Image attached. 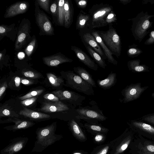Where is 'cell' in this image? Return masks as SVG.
Here are the masks:
<instances>
[{
  "mask_svg": "<svg viewBox=\"0 0 154 154\" xmlns=\"http://www.w3.org/2000/svg\"><path fill=\"white\" fill-rule=\"evenodd\" d=\"M43 89H40L31 91L24 96L20 97L19 99L22 100L36 97L39 95L43 92Z\"/></svg>",
  "mask_w": 154,
  "mask_h": 154,
  "instance_id": "33",
  "label": "cell"
},
{
  "mask_svg": "<svg viewBox=\"0 0 154 154\" xmlns=\"http://www.w3.org/2000/svg\"><path fill=\"white\" fill-rule=\"evenodd\" d=\"M19 114L25 117L32 120H40L49 118L50 117L49 115L35 111L26 108L21 110Z\"/></svg>",
  "mask_w": 154,
  "mask_h": 154,
  "instance_id": "22",
  "label": "cell"
},
{
  "mask_svg": "<svg viewBox=\"0 0 154 154\" xmlns=\"http://www.w3.org/2000/svg\"><path fill=\"white\" fill-rule=\"evenodd\" d=\"M94 135L93 140L97 143H101L103 142L106 137L105 134H97Z\"/></svg>",
  "mask_w": 154,
  "mask_h": 154,
  "instance_id": "37",
  "label": "cell"
},
{
  "mask_svg": "<svg viewBox=\"0 0 154 154\" xmlns=\"http://www.w3.org/2000/svg\"><path fill=\"white\" fill-rule=\"evenodd\" d=\"M73 71L86 82L91 85L93 88H96V83L91 75L85 68L80 67H75Z\"/></svg>",
  "mask_w": 154,
  "mask_h": 154,
  "instance_id": "24",
  "label": "cell"
},
{
  "mask_svg": "<svg viewBox=\"0 0 154 154\" xmlns=\"http://www.w3.org/2000/svg\"><path fill=\"white\" fill-rule=\"evenodd\" d=\"M91 34L95 38L96 41L100 46L103 50L108 61L114 65L117 64V61L114 58L113 54L105 45L102 38L99 34L97 31L94 29H90Z\"/></svg>",
  "mask_w": 154,
  "mask_h": 154,
  "instance_id": "17",
  "label": "cell"
},
{
  "mask_svg": "<svg viewBox=\"0 0 154 154\" xmlns=\"http://www.w3.org/2000/svg\"><path fill=\"white\" fill-rule=\"evenodd\" d=\"M55 125L53 124L40 129L36 132L37 142L38 143L48 146L61 138L60 136L54 134Z\"/></svg>",
  "mask_w": 154,
  "mask_h": 154,
  "instance_id": "7",
  "label": "cell"
},
{
  "mask_svg": "<svg viewBox=\"0 0 154 154\" xmlns=\"http://www.w3.org/2000/svg\"><path fill=\"white\" fill-rule=\"evenodd\" d=\"M69 129L73 136L78 140L84 142L87 140V138L75 119H71L69 122Z\"/></svg>",
  "mask_w": 154,
  "mask_h": 154,
  "instance_id": "19",
  "label": "cell"
},
{
  "mask_svg": "<svg viewBox=\"0 0 154 154\" xmlns=\"http://www.w3.org/2000/svg\"><path fill=\"white\" fill-rule=\"evenodd\" d=\"M23 74L25 77L33 79L37 78L40 76V75L38 73L30 71L23 72Z\"/></svg>",
  "mask_w": 154,
  "mask_h": 154,
  "instance_id": "39",
  "label": "cell"
},
{
  "mask_svg": "<svg viewBox=\"0 0 154 154\" xmlns=\"http://www.w3.org/2000/svg\"><path fill=\"white\" fill-rule=\"evenodd\" d=\"M83 127L88 132L94 135L99 133L105 134L109 130L99 123L87 122L84 124Z\"/></svg>",
  "mask_w": 154,
  "mask_h": 154,
  "instance_id": "25",
  "label": "cell"
},
{
  "mask_svg": "<svg viewBox=\"0 0 154 154\" xmlns=\"http://www.w3.org/2000/svg\"><path fill=\"white\" fill-rule=\"evenodd\" d=\"M69 106L60 100L58 101L45 102L43 103L40 110L46 112H58L69 109Z\"/></svg>",
  "mask_w": 154,
  "mask_h": 154,
  "instance_id": "15",
  "label": "cell"
},
{
  "mask_svg": "<svg viewBox=\"0 0 154 154\" xmlns=\"http://www.w3.org/2000/svg\"><path fill=\"white\" fill-rule=\"evenodd\" d=\"M72 154H88V153L87 152L80 150H76L73 151Z\"/></svg>",
  "mask_w": 154,
  "mask_h": 154,
  "instance_id": "46",
  "label": "cell"
},
{
  "mask_svg": "<svg viewBox=\"0 0 154 154\" xmlns=\"http://www.w3.org/2000/svg\"><path fill=\"white\" fill-rule=\"evenodd\" d=\"M146 149L150 152L154 153V146L152 145H148L146 147Z\"/></svg>",
  "mask_w": 154,
  "mask_h": 154,
  "instance_id": "48",
  "label": "cell"
},
{
  "mask_svg": "<svg viewBox=\"0 0 154 154\" xmlns=\"http://www.w3.org/2000/svg\"><path fill=\"white\" fill-rule=\"evenodd\" d=\"M20 82L23 84L26 85H29L32 83V82L30 80L23 79H21Z\"/></svg>",
  "mask_w": 154,
  "mask_h": 154,
  "instance_id": "45",
  "label": "cell"
},
{
  "mask_svg": "<svg viewBox=\"0 0 154 154\" xmlns=\"http://www.w3.org/2000/svg\"><path fill=\"white\" fill-rule=\"evenodd\" d=\"M97 31L112 54L119 58L121 53V43L120 37L116 29L111 26H109V29L106 31Z\"/></svg>",
  "mask_w": 154,
  "mask_h": 154,
  "instance_id": "4",
  "label": "cell"
},
{
  "mask_svg": "<svg viewBox=\"0 0 154 154\" xmlns=\"http://www.w3.org/2000/svg\"><path fill=\"white\" fill-rule=\"evenodd\" d=\"M30 23L28 20L23 19L21 21L19 29L17 38L15 45V49H21L31 39L30 35Z\"/></svg>",
  "mask_w": 154,
  "mask_h": 154,
  "instance_id": "8",
  "label": "cell"
},
{
  "mask_svg": "<svg viewBox=\"0 0 154 154\" xmlns=\"http://www.w3.org/2000/svg\"><path fill=\"white\" fill-rule=\"evenodd\" d=\"M151 37L149 40V42H151L154 41V31H152L151 33Z\"/></svg>",
  "mask_w": 154,
  "mask_h": 154,
  "instance_id": "51",
  "label": "cell"
},
{
  "mask_svg": "<svg viewBox=\"0 0 154 154\" xmlns=\"http://www.w3.org/2000/svg\"><path fill=\"white\" fill-rule=\"evenodd\" d=\"M14 81L15 86L16 87H18L20 86V83L21 79L20 78L16 76L15 78Z\"/></svg>",
  "mask_w": 154,
  "mask_h": 154,
  "instance_id": "47",
  "label": "cell"
},
{
  "mask_svg": "<svg viewBox=\"0 0 154 154\" xmlns=\"http://www.w3.org/2000/svg\"><path fill=\"white\" fill-rule=\"evenodd\" d=\"M49 0H37L36 2L38 5L47 13H50Z\"/></svg>",
  "mask_w": 154,
  "mask_h": 154,
  "instance_id": "35",
  "label": "cell"
},
{
  "mask_svg": "<svg viewBox=\"0 0 154 154\" xmlns=\"http://www.w3.org/2000/svg\"><path fill=\"white\" fill-rule=\"evenodd\" d=\"M58 1H55L51 5L50 7V10L52 14L57 17Z\"/></svg>",
  "mask_w": 154,
  "mask_h": 154,
  "instance_id": "38",
  "label": "cell"
},
{
  "mask_svg": "<svg viewBox=\"0 0 154 154\" xmlns=\"http://www.w3.org/2000/svg\"><path fill=\"white\" fill-rule=\"evenodd\" d=\"M79 35L83 43L91 47L104 60L106 57L100 45L90 32V29L86 28L79 30Z\"/></svg>",
  "mask_w": 154,
  "mask_h": 154,
  "instance_id": "10",
  "label": "cell"
},
{
  "mask_svg": "<svg viewBox=\"0 0 154 154\" xmlns=\"http://www.w3.org/2000/svg\"><path fill=\"white\" fill-rule=\"evenodd\" d=\"M88 52L97 64L100 67L105 69L107 66L104 60L90 46L83 43Z\"/></svg>",
  "mask_w": 154,
  "mask_h": 154,
  "instance_id": "27",
  "label": "cell"
},
{
  "mask_svg": "<svg viewBox=\"0 0 154 154\" xmlns=\"http://www.w3.org/2000/svg\"><path fill=\"white\" fill-rule=\"evenodd\" d=\"M35 42V40H33L28 45L25 49V52L28 56L30 55L33 50Z\"/></svg>",
  "mask_w": 154,
  "mask_h": 154,
  "instance_id": "41",
  "label": "cell"
},
{
  "mask_svg": "<svg viewBox=\"0 0 154 154\" xmlns=\"http://www.w3.org/2000/svg\"><path fill=\"white\" fill-rule=\"evenodd\" d=\"M28 140L27 137H17L11 140V143L1 150L2 154H15L24 147Z\"/></svg>",
  "mask_w": 154,
  "mask_h": 154,
  "instance_id": "12",
  "label": "cell"
},
{
  "mask_svg": "<svg viewBox=\"0 0 154 154\" xmlns=\"http://www.w3.org/2000/svg\"><path fill=\"white\" fill-rule=\"evenodd\" d=\"M18 56L19 58H23L24 57V54L23 53L20 52L19 53Z\"/></svg>",
  "mask_w": 154,
  "mask_h": 154,
  "instance_id": "52",
  "label": "cell"
},
{
  "mask_svg": "<svg viewBox=\"0 0 154 154\" xmlns=\"http://www.w3.org/2000/svg\"><path fill=\"white\" fill-rule=\"evenodd\" d=\"M36 2L35 5V16L36 23L40 32L47 35H54V29L51 21L46 14L40 10Z\"/></svg>",
  "mask_w": 154,
  "mask_h": 154,
  "instance_id": "9",
  "label": "cell"
},
{
  "mask_svg": "<svg viewBox=\"0 0 154 154\" xmlns=\"http://www.w3.org/2000/svg\"><path fill=\"white\" fill-rule=\"evenodd\" d=\"M113 10L112 7L108 4L101 3L94 5L89 11L90 19L87 24V27L93 29L106 26V18Z\"/></svg>",
  "mask_w": 154,
  "mask_h": 154,
  "instance_id": "1",
  "label": "cell"
},
{
  "mask_svg": "<svg viewBox=\"0 0 154 154\" xmlns=\"http://www.w3.org/2000/svg\"><path fill=\"white\" fill-rule=\"evenodd\" d=\"M71 49L74 52L79 60L85 65L94 71L98 70L97 64L81 48L75 46H72Z\"/></svg>",
  "mask_w": 154,
  "mask_h": 154,
  "instance_id": "13",
  "label": "cell"
},
{
  "mask_svg": "<svg viewBox=\"0 0 154 154\" xmlns=\"http://www.w3.org/2000/svg\"><path fill=\"white\" fill-rule=\"evenodd\" d=\"M151 96L152 97L154 98V92L152 93L151 94Z\"/></svg>",
  "mask_w": 154,
  "mask_h": 154,
  "instance_id": "53",
  "label": "cell"
},
{
  "mask_svg": "<svg viewBox=\"0 0 154 154\" xmlns=\"http://www.w3.org/2000/svg\"><path fill=\"white\" fill-rule=\"evenodd\" d=\"M47 76L50 82L54 86L57 87L64 83L62 78L57 77L53 74L48 73Z\"/></svg>",
  "mask_w": 154,
  "mask_h": 154,
  "instance_id": "31",
  "label": "cell"
},
{
  "mask_svg": "<svg viewBox=\"0 0 154 154\" xmlns=\"http://www.w3.org/2000/svg\"><path fill=\"white\" fill-rule=\"evenodd\" d=\"M116 16L113 10L107 15L106 19L105 22L106 25H108L109 26H111L116 22Z\"/></svg>",
  "mask_w": 154,
  "mask_h": 154,
  "instance_id": "34",
  "label": "cell"
},
{
  "mask_svg": "<svg viewBox=\"0 0 154 154\" xmlns=\"http://www.w3.org/2000/svg\"><path fill=\"white\" fill-rule=\"evenodd\" d=\"M137 50L135 48H131L128 51L129 54H133L137 52Z\"/></svg>",
  "mask_w": 154,
  "mask_h": 154,
  "instance_id": "50",
  "label": "cell"
},
{
  "mask_svg": "<svg viewBox=\"0 0 154 154\" xmlns=\"http://www.w3.org/2000/svg\"><path fill=\"white\" fill-rule=\"evenodd\" d=\"M62 75L66 80V86L87 95H94L93 87L74 71L63 72Z\"/></svg>",
  "mask_w": 154,
  "mask_h": 154,
  "instance_id": "3",
  "label": "cell"
},
{
  "mask_svg": "<svg viewBox=\"0 0 154 154\" xmlns=\"http://www.w3.org/2000/svg\"><path fill=\"white\" fill-rule=\"evenodd\" d=\"M78 7L80 8H85L88 4V1L86 0H75Z\"/></svg>",
  "mask_w": 154,
  "mask_h": 154,
  "instance_id": "43",
  "label": "cell"
},
{
  "mask_svg": "<svg viewBox=\"0 0 154 154\" xmlns=\"http://www.w3.org/2000/svg\"><path fill=\"white\" fill-rule=\"evenodd\" d=\"M29 7V4L26 2H19L13 4L6 9L4 17L8 18L26 12Z\"/></svg>",
  "mask_w": 154,
  "mask_h": 154,
  "instance_id": "14",
  "label": "cell"
},
{
  "mask_svg": "<svg viewBox=\"0 0 154 154\" xmlns=\"http://www.w3.org/2000/svg\"><path fill=\"white\" fill-rule=\"evenodd\" d=\"M52 93L60 100L66 101L75 108L78 106H81L86 99L85 97L69 90H57Z\"/></svg>",
  "mask_w": 154,
  "mask_h": 154,
  "instance_id": "6",
  "label": "cell"
},
{
  "mask_svg": "<svg viewBox=\"0 0 154 154\" xmlns=\"http://www.w3.org/2000/svg\"><path fill=\"white\" fill-rule=\"evenodd\" d=\"M148 86L142 87L140 83H132L123 89L121 94L123 97L121 102L126 103L139 98Z\"/></svg>",
  "mask_w": 154,
  "mask_h": 154,
  "instance_id": "5",
  "label": "cell"
},
{
  "mask_svg": "<svg viewBox=\"0 0 154 154\" xmlns=\"http://www.w3.org/2000/svg\"><path fill=\"white\" fill-rule=\"evenodd\" d=\"M37 97L28 98L21 101V103L25 106H27L33 103L37 100Z\"/></svg>",
  "mask_w": 154,
  "mask_h": 154,
  "instance_id": "40",
  "label": "cell"
},
{
  "mask_svg": "<svg viewBox=\"0 0 154 154\" xmlns=\"http://www.w3.org/2000/svg\"><path fill=\"white\" fill-rule=\"evenodd\" d=\"M19 115L14 111L11 110L10 107L5 106L0 108V117H18Z\"/></svg>",
  "mask_w": 154,
  "mask_h": 154,
  "instance_id": "32",
  "label": "cell"
},
{
  "mask_svg": "<svg viewBox=\"0 0 154 154\" xmlns=\"http://www.w3.org/2000/svg\"><path fill=\"white\" fill-rule=\"evenodd\" d=\"M116 77V74L111 71L105 79H98L97 84L101 88L105 90L110 89L116 83L117 81Z\"/></svg>",
  "mask_w": 154,
  "mask_h": 154,
  "instance_id": "21",
  "label": "cell"
},
{
  "mask_svg": "<svg viewBox=\"0 0 154 154\" xmlns=\"http://www.w3.org/2000/svg\"><path fill=\"white\" fill-rule=\"evenodd\" d=\"M64 0H58L57 21L60 25L63 26L64 23Z\"/></svg>",
  "mask_w": 154,
  "mask_h": 154,
  "instance_id": "30",
  "label": "cell"
},
{
  "mask_svg": "<svg viewBox=\"0 0 154 154\" xmlns=\"http://www.w3.org/2000/svg\"><path fill=\"white\" fill-rule=\"evenodd\" d=\"M112 140V145L109 154H122L127 149L131 141V137L125 132Z\"/></svg>",
  "mask_w": 154,
  "mask_h": 154,
  "instance_id": "11",
  "label": "cell"
},
{
  "mask_svg": "<svg viewBox=\"0 0 154 154\" xmlns=\"http://www.w3.org/2000/svg\"><path fill=\"white\" fill-rule=\"evenodd\" d=\"M138 61H129L128 66L129 70L134 72H149L148 67L145 65L139 64Z\"/></svg>",
  "mask_w": 154,
  "mask_h": 154,
  "instance_id": "28",
  "label": "cell"
},
{
  "mask_svg": "<svg viewBox=\"0 0 154 154\" xmlns=\"http://www.w3.org/2000/svg\"><path fill=\"white\" fill-rule=\"evenodd\" d=\"M64 26L69 28L72 25L73 21L74 8L71 1L65 0L64 5Z\"/></svg>",
  "mask_w": 154,
  "mask_h": 154,
  "instance_id": "20",
  "label": "cell"
},
{
  "mask_svg": "<svg viewBox=\"0 0 154 154\" xmlns=\"http://www.w3.org/2000/svg\"><path fill=\"white\" fill-rule=\"evenodd\" d=\"M127 124L133 129L154 135V127L142 121L132 120Z\"/></svg>",
  "mask_w": 154,
  "mask_h": 154,
  "instance_id": "18",
  "label": "cell"
},
{
  "mask_svg": "<svg viewBox=\"0 0 154 154\" xmlns=\"http://www.w3.org/2000/svg\"><path fill=\"white\" fill-rule=\"evenodd\" d=\"M112 142L101 145L94 148L91 154H109L111 150Z\"/></svg>",
  "mask_w": 154,
  "mask_h": 154,
  "instance_id": "29",
  "label": "cell"
},
{
  "mask_svg": "<svg viewBox=\"0 0 154 154\" xmlns=\"http://www.w3.org/2000/svg\"><path fill=\"white\" fill-rule=\"evenodd\" d=\"M89 19V14L81 10L77 17L75 23L76 29L80 30L88 28L87 24Z\"/></svg>",
  "mask_w": 154,
  "mask_h": 154,
  "instance_id": "26",
  "label": "cell"
},
{
  "mask_svg": "<svg viewBox=\"0 0 154 154\" xmlns=\"http://www.w3.org/2000/svg\"><path fill=\"white\" fill-rule=\"evenodd\" d=\"M142 121L154 125V113L146 114L141 118Z\"/></svg>",
  "mask_w": 154,
  "mask_h": 154,
  "instance_id": "36",
  "label": "cell"
},
{
  "mask_svg": "<svg viewBox=\"0 0 154 154\" xmlns=\"http://www.w3.org/2000/svg\"><path fill=\"white\" fill-rule=\"evenodd\" d=\"M91 106H80L76 109L75 118L79 120H83L88 123H98L106 120L107 118L103 113L94 100L90 102Z\"/></svg>",
  "mask_w": 154,
  "mask_h": 154,
  "instance_id": "2",
  "label": "cell"
},
{
  "mask_svg": "<svg viewBox=\"0 0 154 154\" xmlns=\"http://www.w3.org/2000/svg\"><path fill=\"white\" fill-rule=\"evenodd\" d=\"M8 122H13L15 123V125L11 126L5 127L4 128L9 130L15 131L17 130L22 129H24L33 125L35 123L29 121L23 120L18 119H11L6 121H3V123H5L7 121Z\"/></svg>",
  "mask_w": 154,
  "mask_h": 154,
  "instance_id": "23",
  "label": "cell"
},
{
  "mask_svg": "<svg viewBox=\"0 0 154 154\" xmlns=\"http://www.w3.org/2000/svg\"><path fill=\"white\" fill-rule=\"evenodd\" d=\"M43 60L44 63L50 66H56L64 63L72 62L73 61L60 53L43 57Z\"/></svg>",
  "mask_w": 154,
  "mask_h": 154,
  "instance_id": "16",
  "label": "cell"
},
{
  "mask_svg": "<svg viewBox=\"0 0 154 154\" xmlns=\"http://www.w3.org/2000/svg\"><path fill=\"white\" fill-rule=\"evenodd\" d=\"M43 97L46 100L53 102L58 101L60 100L58 97L51 94H46L44 95Z\"/></svg>",
  "mask_w": 154,
  "mask_h": 154,
  "instance_id": "42",
  "label": "cell"
},
{
  "mask_svg": "<svg viewBox=\"0 0 154 154\" xmlns=\"http://www.w3.org/2000/svg\"><path fill=\"white\" fill-rule=\"evenodd\" d=\"M149 22L148 20H145L143 23L142 27L143 29H146L148 27Z\"/></svg>",
  "mask_w": 154,
  "mask_h": 154,
  "instance_id": "49",
  "label": "cell"
},
{
  "mask_svg": "<svg viewBox=\"0 0 154 154\" xmlns=\"http://www.w3.org/2000/svg\"><path fill=\"white\" fill-rule=\"evenodd\" d=\"M8 87L6 82H4L1 84L0 87V97L1 98L2 96L5 91Z\"/></svg>",
  "mask_w": 154,
  "mask_h": 154,
  "instance_id": "44",
  "label": "cell"
}]
</instances>
